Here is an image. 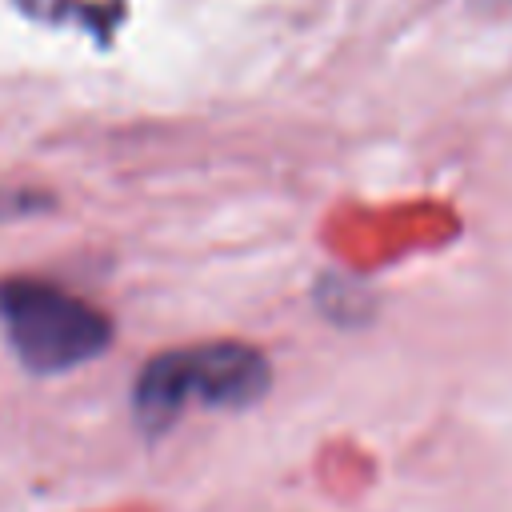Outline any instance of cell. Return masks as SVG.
Listing matches in <instances>:
<instances>
[{
    "label": "cell",
    "instance_id": "obj_1",
    "mask_svg": "<svg viewBox=\"0 0 512 512\" xmlns=\"http://www.w3.org/2000/svg\"><path fill=\"white\" fill-rule=\"evenodd\" d=\"M268 388V364L244 344L184 348L152 360L136 388L140 424L156 428L172 420L184 404H248Z\"/></svg>",
    "mask_w": 512,
    "mask_h": 512
},
{
    "label": "cell",
    "instance_id": "obj_2",
    "mask_svg": "<svg viewBox=\"0 0 512 512\" xmlns=\"http://www.w3.org/2000/svg\"><path fill=\"white\" fill-rule=\"evenodd\" d=\"M0 316L20 360L40 372H60L80 360H92L112 336L108 320L96 308L52 284L32 280L0 288Z\"/></svg>",
    "mask_w": 512,
    "mask_h": 512
}]
</instances>
